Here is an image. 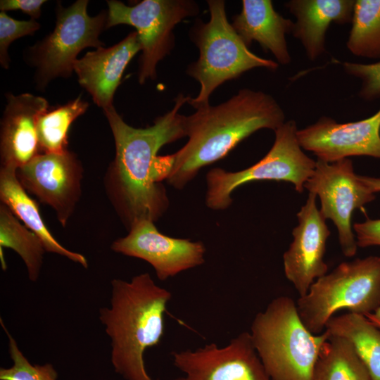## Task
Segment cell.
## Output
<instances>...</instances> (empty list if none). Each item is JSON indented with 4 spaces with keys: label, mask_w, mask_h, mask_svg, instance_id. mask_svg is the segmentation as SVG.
Wrapping results in <instances>:
<instances>
[{
    "label": "cell",
    "mask_w": 380,
    "mask_h": 380,
    "mask_svg": "<svg viewBox=\"0 0 380 380\" xmlns=\"http://www.w3.org/2000/svg\"><path fill=\"white\" fill-rule=\"evenodd\" d=\"M188 98L179 94L171 110L144 128L127 124L113 106L103 110L115 146V158L106 173L104 185L127 230L139 220L156 222L169 208L166 189L156 182L154 166L163 146L186 137V116L179 110Z\"/></svg>",
    "instance_id": "obj_1"
},
{
    "label": "cell",
    "mask_w": 380,
    "mask_h": 380,
    "mask_svg": "<svg viewBox=\"0 0 380 380\" xmlns=\"http://www.w3.org/2000/svg\"><path fill=\"white\" fill-rule=\"evenodd\" d=\"M195 109L185 118L186 144L172 154L158 156L155 163L156 181L165 180L179 190L256 131H275L286 122L282 108L271 95L250 89L219 105Z\"/></svg>",
    "instance_id": "obj_2"
},
{
    "label": "cell",
    "mask_w": 380,
    "mask_h": 380,
    "mask_svg": "<svg viewBox=\"0 0 380 380\" xmlns=\"http://www.w3.org/2000/svg\"><path fill=\"white\" fill-rule=\"evenodd\" d=\"M111 286L110 305L99 310V319L110 339L114 370L125 380H152L144 355L163 336L164 314L172 293L147 272L130 281L114 279Z\"/></svg>",
    "instance_id": "obj_3"
},
{
    "label": "cell",
    "mask_w": 380,
    "mask_h": 380,
    "mask_svg": "<svg viewBox=\"0 0 380 380\" xmlns=\"http://www.w3.org/2000/svg\"><path fill=\"white\" fill-rule=\"evenodd\" d=\"M252 342L272 380H312L321 348L329 336L311 333L302 322L296 302L274 298L255 316L249 331Z\"/></svg>",
    "instance_id": "obj_4"
},
{
    "label": "cell",
    "mask_w": 380,
    "mask_h": 380,
    "mask_svg": "<svg viewBox=\"0 0 380 380\" xmlns=\"http://www.w3.org/2000/svg\"><path fill=\"white\" fill-rule=\"evenodd\" d=\"M207 2L209 21L198 20L190 33L199 50L198 60L186 70L187 74L200 84L197 96H189L187 100L194 108L209 104L211 94L227 81L255 68L274 71L279 67L277 62L261 58L249 50L228 21L224 1Z\"/></svg>",
    "instance_id": "obj_5"
},
{
    "label": "cell",
    "mask_w": 380,
    "mask_h": 380,
    "mask_svg": "<svg viewBox=\"0 0 380 380\" xmlns=\"http://www.w3.org/2000/svg\"><path fill=\"white\" fill-rule=\"evenodd\" d=\"M299 316L314 334L325 330L339 310L367 316L380 307V257L369 256L338 265L314 281L296 301Z\"/></svg>",
    "instance_id": "obj_6"
},
{
    "label": "cell",
    "mask_w": 380,
    "mask_h": 380,
    "mask_svg": "<svg viewBox=\"0 0 380 380\" xmlns=\"http://www.w3.org/2000/svg\"><path fill=\"white\" fill-rule=\"evenodd\" d=\"M298 130L295 120L286 121L274 131V141L268 153L249 167L236 172L211 169L206 175V206L214 210L228 208L234 190L254 181L289 182L301 193L315 171L316 161L303 151Z\"/></svg>",
    "instance_id": "obj_7"
},
{
    "label": "cell",
    "mask_w": 380,
    "mask_h": 380,
    "mask_svg": "<svg viewBox=\"0 0 380 380\" xmlns=\"http://www.w3.org/2000/svg\"><path fill=\"white\" fill-rule=\"evenodd\" d=\"M88 3L77 0L66 8L58 3L53 30L30 48L27 58L36 68L37 88H45L56 77H70L77 55L85 48L105 45L99 36L106 29L108 11L90 16Z\"/></svg>",
    "instance_id": "obj_8"
},
{
    "label": "cell",
    "mask_w": 380,
    "mask_h": 380,
    "mask_svg": "<svg viewBox=\"0 0 380 380\" xmlns=\"http://www.w3.org/2000/svg\"><path fill=\"white\" fill-rule=\"evenodd\" d=\"M107 4L106 29L118 25L136 29L142 51L138 71L140 84L156 77L157 64L173 49L175 27L199 11L197 4L189 0H143L132 6L117 0Z\"/></svg>",
    "instance_id": "obj_9"
},
{
    "label": "cell",
    "mask_w": 380,
    "mask_h": 380,
    "mask_svg": "<svg viewBox=\"0 0 380 380\" xmlns=\"http://www.w3.org/2000/svg\"><path fill=\"white\" fill-rule=\"evenodd\" d=\"M304 188L319 196V210L326 220L335 224L343 254L354 256L357 244L351 226L352 214L372 201L375 196L355 173L351 160L328 163L317 159L315 171Z\"/></svg>",
    "instance_id": "obj_10"
},
{
    "label": "cell",
    "mask_w": 380,
    "mask_h": 380,
    "mask_svg": "<svg viewBox=\"0 0 380 380\" xmlns=\"http://www.w3.org/2000/svg\"><path fill=\"white\" fill-rule=\"evenodd\" d=\"M172 356L175 367L184 373L174 380H272L249 331L241 332L223 347L211 343L173 352Z\"/></svg>",
    "instance_id": "obj_11"
},
{
    "label": "cell",
    "mask_w": 380,
    "mask_h": 380,
    "mask_svg": "<svg viewBox=\"0 0 380 380\" xmlns=\"http://www.w3.org/2000/svg\"><path fill=\"white\" fill-rule=\"evenodd\" d=\"M16 173L23 188L51 207L65 227L82 194L83 167L77 156L68 149L41 153Z\"/></svg>",
    "instance_id": "obj_12"
},
{
    "label": "cell",
    "mask_w": 380,
    "mask_h": 380,
    "mask_svg": "<svg viewBox=\"0 0 380 380\" xmlns=\"http://www.w3.org/2000/svg\"><path fill=\"white\" fill-rule=\"evenodd\" d=\"M154 223L148 220L135 222L127 236L113 241L111 249L145 260L160 281L204 263L203 242L168 236L160 232Z\"/></svg>",
    "instance_id": "obj_13"
},
{
    "label": "cell",
    "mask_w": 380,
    "mask_h": 380,
    "mask_svg": "<svg viewBox=\"0 0 380 380\" xmlns=\"http://www.w3.org/2000/svg\"><path fill=\"white\" fill-rule=\"evenodd\" d=\"M297 137L302 148L328 163L350 156L380 158V109L366 119L345 123L322 116L298 129Z\"/></svg>",
    "instance_id": "obj_14"
},
{
    "label": "cell",
    "mask_w": 380,
    "mask_h": 380,
    "mask_svg": "<svg viewBox=\"0 0 380 380\" xmlns=\"http://www.w3.org/2000/svg\"><path fill=\"white\" fill-rule=\"evenodd\" d=\"M316 198L309 192L305 204L297 213L298 224L292 232L293 240L283 255L285 276L299 297L305 295L328 270L324 257L330 231L317 206Z\"/></svg>",
    "instance_id": "obj_15"
},
{
    "label": "cell",
    "mask_w": 380,
    "mask_h": 380,
    "mask_svg": "<svg viewBox=\"0 0 380 380\" xmlns=\"http://www.w3.org/2000/svg\"><path fill=\"white\" fill-rule=\"evenodd\" d=\"M1 120V167L18 169L41 153L37 121L49 107L47 100L30 93H7Z\"/></svg>",
    "instance_id": "obj_16"
},
{
    "label": "cell",
    "mask_w": 380,
    "mask_h": 380,
    "mask_svg": "<svg viewBox=\"0 0 380 380\" xmlns=\"http://www.w3.org/2000/svg\"><path fill=\"white\" fill-rule=\"evenodd\" d=\"M139 51L137 33L133 31L118 44L89 51L75 61L74 71L80 84L99 107L104 110L113 106L124 71Z\"/></svg>",
    "instance_id": "obj_17"
},
{
    "label": "cell",
    "mask_w": 380,
    "mask_h": 380,
    "mask_svg": "<svg viewBox=\"0 0 380 380\" xmlns=\"http://www.w3.org/2000/svg\"><path fill=\"white\" fill-rule=\"evenodd\" d=\"M232 25L248 48L255 41L279 64L291 63L286 35L291 34L293 21L277 13L272 1L243 0L241 11L233 17Z\"/></svg>",
    "instance_id": "obj_18"
},
{
    "label": "cell",
    "mask_w": 380,
    "mask_h": 380,
    "mask_svg": "<svg viewBox=\"0 0 380 380\" xmlns=\"http://www.w3.org/2000/svg\"><path fill=\"white\" fill-rule=\"evenodd\" d=\"M295 18L291 32L303 46L308 58L315 61L326 51V34L334 23H351L353 0H291L286 3Z\"/></svg>",
    "instance_id": "obj_19"
},
{
    "label": "cell",
    "mask_w": 380,
    "mask_h": 380,
    "mask_svg": "<svg viewBox=\"0 0 380 380\" xmlns=\"http://www.w3.org/2000/svg\"><path fill=\"white\" fill-rule=\"evenodd\" d=\"M17 169L1 167L0 198L13 214L42 241L46 252L56 253L88 267L86 258L63 246L49 232L37 203L27 194L17 177Z\"/></svg>",
    "instance_id": "obj_20"
},
{
    "label": "cell",
    "mask_w": 380,
    "mask_h": 380,
    "mask_svg": "<svg viewBox=\"0 0 380 380\" xmlns=\"http://www.w3.org/2000/svg\"><path fill=\"white\" fill-rule=\"evenodd\" d=\"M325 329L353 345L371 380H380V329L365 316L348 312L332 317Z\"/></svg>",
    "instance_id": "obj_21"
},
{
    "label": "cell",
    "mask_w": 380,
    "mask_h": 380,
    "mask_svg": "<svg viewBox=\"0 0 380 380\" xmlns=\"http://www.w3.org/2000/svg\"><path fill=\"white\" fill-rule=\"evenodd\" d=\"M312 380H371L352 343L329 333L316 360Z\"/></svg>",
    "instance_id": "obj_22"
},
{
    "label": "cell",
    "mask_w": 380,
    "mask_h": 380,
    "mask_svg": "<svg viewBox=\"0 0 380 380\" xmlns=\"http://www.w3.org/2000/svg\"><path fill=\"white\" fill-rule=\"evenodd\" d=\"M9 248L23 259L30 281L39 276L46 249L41 239L25 225L22 224L11 210L0 205V251Z\"/></svg>",
    "instance_id": "obj_23"
},
{
    "label": "cell",
    "mask_w": 380,
    "mask_h": 380,
    "mask_svg": "<svg viewBox=\"0 0 380 380\" xmlns=\"http://www.w3.org/2000/svg\"><path fill=\"white\" fill-rule=\"evenodd\" d=\"M89 103L80 96L56 107L50 106L37 121V132L42 153L61 152L67 149L68 135L72 123L87 110Z\"/></svg>",
    "instance_id": "obj_24"
},
{
    "label": "cell",
    "mask_w": 380,
    "mask_h": 380,
    "mask_svg": "<svg viewBox=\"0 0 380 380\" xmlns=\"http://www.w3.org/2000/svg\"><path fill=\"white\" fill-rule=\"evenodd\" d=\"M346 42L354 56L380 61V0H356Z\"/></svg>",
    "instance_id": "obj_25"
},
{
    "label": "cell",
    "mask_w": 380,
    "mask_h": 380,
    "mask_svg": "<svg viewBox=\"0 0 380 380\" xmlns=\"http://www.w3.org/2000/svg\"><path fill=\"white\" fill-rule=\"evenodd\" d=\"M1 324L8 340V352L13 365L0 369V380H57L58 373L50 363L33 365L24 355L15 338L1 319Z\"/></svg>",
    "instance_id": "obj_26"
},
{
    "label": "cell",
    "mask_w": 380,
    "mask_h": 380,
    "mask_svg": "<svg viewBox=\"0 0 380 380\" xmlns=\"http://www.w3.org/2000/svg\"><path fill=\"white\" fill-rule=\"evenodd\" d=\"M39 27L40 24L34 19L18 20L10 17L6 12L0 13V63L2 68H9L8 49L10 44L17 39L34 34Z\"/></svg>",
    "instance_id": "obj_27"
},
{
    "label": "cell",
    "mask_w": 380,
    "mask_h": 380,
    "mask_svg": "<svg viewBox=\"0 0 380 380\" xmlns=\"http://www.w3.org/2000/svg\"><path fill=\"white\" fill-rule=\"evenodd\" d=\"M344 71L362 81L359 96L364 100L380 98V61L370 64L344 62Z\"/></svg>",
    "instance_id": "obj_28"
},
{
    "label": "cell",
    "mask_w": 380,
    "mask_h": 380,
    "mask_svg": "<svg viewBox=\"0 0 380 380\" xmlns=\"http://www.w3.org/2000/svg\"><path fill=\"white\" fill-rule=\"evenodd\" d=\"M353 229L357 246H380V219L355 223Z\"/></svg>",
    "instance_id": "obj_29"
},
{
    "label": "cell",
    "mask_w": 380,
    "mask_h": 380,
    "mask_svg": "<svg viewBox=\"0 0 380 380\" xmlns=\"http://www.w3.org/2000/svg\"><path fill=\"white\" fill-rule=\"evenodd\" d=\"M45 0H1L0 9L1 11H21L31 17L37 19L41 15L42 6L46 3Z\"/></svg>",
    "instance_id": "obj_30"
},
{
    "label": "cell",
    "mask_w": 380,
    "mask_h": 380,
    "mask_svg": "<svg viewBox=\"0 0 380 380\" xmlns=\"http://www.w3.org/2000/svg\"><path fill=\"white\" fill-rule=\"evenodd\" d=\"M360 179L375 194L380 191V178L360 176Z\"/></svg>",
    "instance_id": "obj_31"
},
{
    "label": "cell",
    "mask_w": 380,
    "mask_h": 380,
    "mask_svg": "<svg viewBox=\"0 0 380 380\" xmlns=\"http://www.w3.org/2000/svg\"><path fill=\"white\" fill-rule=\"evenodd\" d=\"M372 323L380 329V307L374 312L365 316Z\"/></svg>",
    "instance_id": "obj_32"
}]
</instances>
